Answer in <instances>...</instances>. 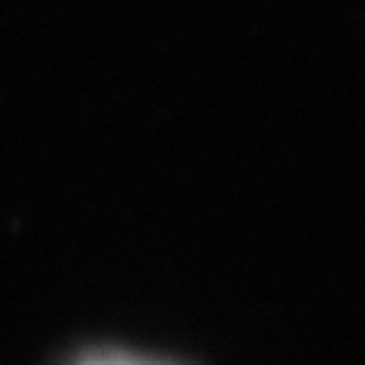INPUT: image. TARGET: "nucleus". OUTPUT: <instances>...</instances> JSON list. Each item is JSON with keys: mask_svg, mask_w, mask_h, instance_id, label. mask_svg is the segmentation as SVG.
<instances>
[{"mask_svg": "<svg viewBox=\"0 0 365 365\" xmlns=\"http://www.w3.org/2000/svg\"><path fill=\"white\" fill-rule=\"evenodd\" d=\"M86 365H137V362H125V359H95V362H86Z\"/></svg>", "mask_w": 365, "mask_h": 365, "instance_id": "1", "label": "nucleus"}]
</instances>
